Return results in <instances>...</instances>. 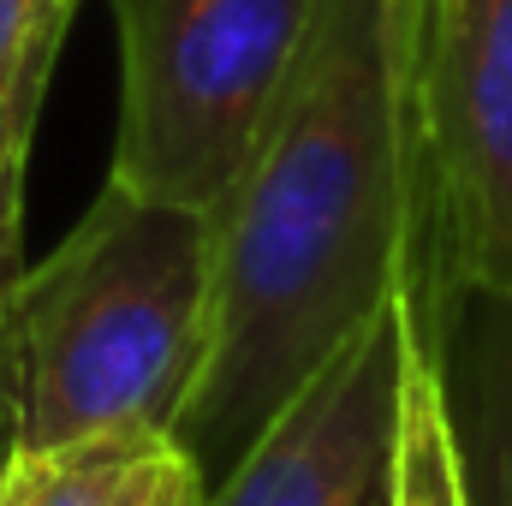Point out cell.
<instances>
[{"instance_id":"obj_1","label":"cell","mask_w":512,"mask_h":506,"mask_svg":"<svg viewBox=\"0 0 512 506\" xmlns=\"http://www.w3.org/2000/svg\"><path fill=\"white\" fill-rule=\"evenodd\" d=\"M417 12L423 0H322L274 120L215 209L209 346L173 423L209 483L411 274L435 280Z\"/></svg>"},{"instance_id":"obj_2","label":"cell","mask_w":512,"mask_h":506,"mask_svg":"<svg viewBox=\"0 0 512 506\" xmlns=\"http://www.w3.org/2000/svg\"><path fill=\"white\" fill-rule=\"evenodd\" d=\"M215 304V215L120 191L18 280V447L108 429H173L203 370Z\"/></svg>"},{"instance_id":"obj_3","label":"cell","mask_w":512,"mask_h":506,"mask_svg":"<svg viewBox=\"0 0 512 506\" xmlns=\"http://www.w3.org/2000/svg\"><path fill=\"white\" fill-rule=\"evenodd\" d=\"M447 304L411 274L215 483L209 506H459Z\"/></svg>"},{"instance_id":"obj_4","label":"cell","mask_w":512,"mask_h":506,"mask_svg":"<svg viewBox=\"0 0 512 506\" xmlns=\"http://www.w3.org/2000/svg\"><path fill=\"white\" fill-rule=\"evenodd\" d=\"M322 0H114L120 191L221 209L274 120Z\"/></svg>"},{"instance_id":"obj_5","label":"cell","mask_w":512,"mask_h":506,"mask_svg":"<svg viewBox=\"0 0 512 506\" xmlns=\"http://www.w3.org/2000/svg\"><path fill=\"white\" fill-rule=\"evenodd\" d=\"M417 120L441 298L512 292V0H423Z\"/></svg>"},{"instance_id":"obj_6","label":"cell","mask_w":512,"mask_h":506,"mask_svg":"<svg viewBox=\"0 0 512 506\" xmlns=\"http://www.w3.org/2000/svg\"><path fill=\"white\" fill-rule=\"evenodd\" d=\"M209 495V471L173 429H108L0 459V506H209Z\"/></svg>"},{"instance_id":"obj_7","label":"cell","mask_w":512,"mask_h":506,"mask_svg":"<svg viewBox=\"0 0 512 506\" xmlns=\"http://www.w3.org/2000/svg\"><path fill=\"white\" fill-rule=\"evenodd\" d=\"M459 506H512V292H459L441 334Z\"/></svg>"},{"instance_id":"obj_8","label":"cell","mask_w":512,"mask_h":506,"mask_svg":"<svg viewBox=\"0 0 512 506\" xmlns=\"http://www.w3.org/2000/svg\"><path fill=\"white\" fill-rule=\"evenodd\" d=\"M54 60L60 48H36L24 66L0 72V376H12V304L24 280V167Z\"/></svg>"},{"instance_id":"obj_9","label":"cell","mask_w":512,"mask_h":506,"mask_svg":"<svg viewBox=\"0 0 512 506\" xmlns=\"http://www.w3.org/2000/svg\"><path fill=\"white\" fill-rule=\"evenodd\" d=\"M78 0H0V72L24 66L36 48H60Z\"/></svg>"},{"instance_id":"obj_10","label":"cell","mask_w":512,"mask_h":506,"mask_svg":"<svg viewBox=\"0 0 512 506\" xmlns=\"http://www.w3.org/2000/svg\"><path fill=\"white\" fill-rule=\"evenodd\" d=\"M18 447V387L12 376H0V459Z\"/></svg>"}]
</instances>
